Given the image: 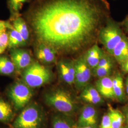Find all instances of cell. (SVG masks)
<instances>
[{"mask_svg": "<svg viewBox=\"0 0 128 128\" xmlns=\"http://www.w3.org/2000/svg\"><path fill=\"white\" fill-rule=\"evenodd\" d=\"M103 14L95 0H52L33 12L30 22L38 42L69 54L94 39Z\"/></svg>", "mask_w": 128, "mask_h": 128, "instance_id": "cell-1", "label": "cell"}, {"mask_svg": "<svg viewBox=\"0 0 128 128\" xmlns=\"http://www.w3.org/2000/svg\"><path fill=\"white\" fill-rule=\"evenodd\" d=\"M46 104L62 114L72 117L78 107L73 97L63 89H57L46 93L44 96Z\"/></svg>", "mask_w": 128, "mask_h": 128, "instance_id": "cell-2", "label": "cell"}, {"mask_svg": "<svg viewBox=\"0 0 128 128\" xmlns=\"http://www.w3.org/2000/svg\"><path fill=\"white\" fill-rule=\"evenodd\" d=\"M124 35L119 23L112 18L107 20L105 25L100 28L98 32L99 41L107 52L112 56L115 48Z\"/></svg>", "mask_w": 128, "mask_h": 128, "instance_id": "cell-3", "label": "cell"}, {"mask_svg": "<svg viewBox=\"0 0 128 128\" xmlns=\"http://www.w3.org/2000/svg\"><path fill=\"white\" fill-rule=\"evenodd\" d=\"M53 76L50 68L37 61L25 69L22 74L23 82L31 88L40 87L50 82Z\"/></svg>", "mask_w": 128, "mask_h": 128, "instance_id": "cell-4", "label": "cell"}, {"mask_svg": "<svg viewBox=\"0 0 128 128\" xmlns=\"http://www.w3.org/2000/svg\"><path fill=\"white\" fill-rule=\"evenodd\" d=\"M44 116L41 109L36 104L26 107L15 119L14 128H41Z\"/></svg>", "mask_w": 128, "mask_h": 128, "instance_id": "cell-5", "label": "cell"}, {"mask_svg": "<svg viewBox=\"0 0 128 128\" xmlns=\"http://www.w3.org/2000/svg\"><path fill=\"white\" fill-rule=\"evenodd\" d=\"M33 92L24 82H17L10 88L8 95L16 110L22 109L31 100Z\"/></svg>", "mask_w": 128, "mask_h": 128, "instance_id": "cell-6", "label": "cell"}, {"mask_svg": "<svg viewBox=\"0 0 128 128\" xmlns=\"http://www.w3.org/2000/svg\"><path fill=\"white\" fill-rule=\"evenodd\" d=\"M74 61L75 67L74 84L78 90L81 91L89 84L92 70L86 62L83 55Z\"/></svg>", "mask_w": 128, "mask_h": 128, "instance_id": "cell-7", "label": "cell"}, {"mask_svg": "<svg viewBox=\"0 0 128 128\" xmlns=\"http://www.w3.org/2000/svg\"><path fill=\"white\" fill-rule=\"evenodd\" d=\"M10 55L12 62L18 71L24 70L34 62L30 51L26 50L20 48L12 49Z\"/></svg>", "mask_w": 128, "mask_h": 128, "instance_id": "cell-8", "label": "cell"}, {"mask_svg": "<svg viewBox=\"0 0 128 128\" xmlns=\"http://www.w3.org/2000/svg\"><path fill=\"white\" fill-rule=\"evenodd\" d=\"M98 122L97 110L93 105L88 104L85 105L81 110L76 122L79 127L96 126Z\"/></svg>", "mask_w": 128, "mask_h": 128, "instance_id": "cell-9", "label": "cell"}, {"mask_svg": "<svg viewBox=\"0 0 128 128\" xmlns=\"http://www.w3.org/2000/svg\"><path fill=\"white\" fill-rule=\"evenodd\" d=\"M57 66L61 79L69 85L74 84L75 77L74 61L66 58L60 60L58 63Z\"/></svg>", "mask_w": 128, "mask_h": 128, "instance_id": "cell-10", "label": "cell"}, {"mask_svg": "<svg viewBox=\"0 0 128 128\" xmlns=\"http://www.w3.org/2000/svg\"><path fill=\"white\" fill-rule=\"evenodd\" d=\"M58 53L52 46L40 42H38L35 48V54L37 58L43 64L56 63Z\"/></svg>", "mask_w": 128, "mask_h": 128, "instance_id": "cell-11", "label": "cell"}, {"mask_svg": "<svg viewBox=\"0 0 128 128\" xmlns=\"http://www.w3.org/2000/svg\"><path fill=\"white\" fill-rule=\"evenodd\" d=\"M80 97L82 101L91 105H99L104 102L102 96L96 87L88 84L81 90Z\"/></svg>", "mask_w": 128, "mask_h": 128, "instance_id": "cell-12", "label": "cell"}, {"mask_svg": "<svg viewBox=\"0 0 128 128\" xmlns=\"http://www.w3.org/2000/svg\"><path fill=\"white\" fill-rule=\"evenodd\" d=\"M95 87L102 96L112 100L116 99L113 88V78L108 76L99 78L96 82Z\"/></svg>", "mask_w": 128, "mask_h": 128, "instance_id": "cell-13", "label": "cell"}, {"mask_svg": "<svg viewBox=\"0 0 128 128\" xmlns=\"http://www.w3.org/2000/svg\"><path fill=\"white\" fill-rule=\"evenodd\" d=\"M104 53V51L96 44L83 55L86 62L92 70L97 67Z\"/></svg>", "mask_w": 128, "mask_h": 128, "instance_id": "cell-14", "label": "cell"}, {"mask_svg": "<svg viewBox=\"0 0 128 128\" xmlns=\"http://www.w3.org/2000/svg\"><path fill=\"white\" fill-rule=\"evenodd\" d=\"M112 56L120 65H122L128 59V38L125 35L115 48Z\"/></svg>", "mask_w": 128, "mask_h": 128, "instance_id": "cell-15", "label": "cell"}, {"mask_svg": "<svg viewBox=\"0 0 128 128\" xmlns=\"http://www.w3.org/2000/svg\"><path fill=\"white\" fill-rule=\"evenodd\" d=\"M7 28L9 30L8 32L9 34V48L14 49L26 45L27 43L23 40L21 35L9 22L8 24Z\"/></svg>", "mask_w": 128, "mask_h": 128, "instance_id": "cell-16", "label": "cell"}, {"mask_svg": "<svg viewBox=\"0 0 128 128\" xmlns=\"http://www.w3.org/2000/svg\"><path fill=\"white\" fill-rule=\"evenodd\" d=\"M76 123L72 117L62 114L54 116L52 120V128H75Z\"/></svg>", "mask_w": 128, "mask_h": 128, "instance_id": "cell-17", "label": "cell"}, {"mask_svg": "<svg viewBox=\"0 0 128 128\" xmlns=\"http://www.w3.org/2000/svg\"><path fill=\"white\" fill-rule=\"evenodd\" d=\"M125 86L124 79L120 74L117 73L113 78V88L116 99L122 102L125 99Z\"/></svg>", "mask_w": 128, "mask_h": 128, "instance_id": "cell-18", "label": "cell"}, {"mask_svg": "<svg viewBox=\"0 0 128 128\" xmlns=\"http://www.w3.org/2000/svg\"><path fill=\"white\" fill-rule=\"evenodd\" d=\"M108 114L110 117L112 128H122L124 123L125 122L123 113L118 109L114 108L109 105Z\"/></svg>", "mask_w": 128, "mask_h": 128, "instance_id": "cell-19", "label": "cell"}, {"mask_svg": "<svg viewBox=\"0 0 128 128\" xmlns=\"http://www.w3.org/2000/svg\"><path fill=\"white\" fill-rule=\"evenodd\" d=\"M12 26L21 35L27 43L30 38V32L28 25L22 18L17 16L12 20Z\"/></svg>", "mask_w": 128, "mask_h": 128, "instance_id": "cell-20", "label": "cell"}, {"mask_svg": "<svg viewBox=\"0 0 128 128\" xmlns=\"http://www.w3.org/2000/svg\"><path fill=\"white\" fill-rule=\"evenodd\" d=\"M13 115V110L10 105L0 98V122L9 121L12 118Z\"/></svg>", "mask_w": 128, "mask_h": 128, "instance_id": "cell-21", "label": "cell"}, {"mask_svg": "<svg viewBox=\"0 0 128 128\" xmlns=\"http://www.w3.org/2000/svg\"><path fill=\"white\" fill-rule=\"evenodd\" d=\"M15 69V66L12 60L5 56H0V74H12L14 73Z\"/></svg>", "mask_w": 128, "mask_h": 128, "instance_id": "cell-22", "label": "cell"}, {"mask_svg": "<svg viewBox=\"0 0 128 128\" xmlns=\"http://www.w3.org/2000/svg\"><path fill=\"white\" fill-rule=\"evenodd\" d=\"M114 68V61L102 67H97L92 70L94 76L98 78L108 76Z\"/></svg>", "mask_w": 128, "mask_h": 128, "instance_id": "cell-23", "label": "cell"}, {"mask_svg": "<svg viewBox=\"0 0 128 128\" xmlns=\"http://www.w3.org/2000/svg\"><path fill=\"white\" fill-rule=\"evenodd\" d=\"M30 0H9V4L11 13L15 17L18 16L23 4Z\"/></svg>", "mask_w": 128, "mask_h": 128, "instance_id": "cell-24", "label": "cell"}, {"mask_svg": "<svg viewBox=\"0 0 128 128\" xmlns=\"http://www.w3.org/2000/svg\"><path fill=\"white\" fill-rule=\"evenodd\" d=\"M7 28L0 32V48L3 52L8 46L9 34Z\"/></svg>", "mask_w": 128, "mask_h": 128, "instance_id": "cell-25", "label": "cell"}, {"mask_svg": "<svg viewBox=\"0 0 128 128\" xmlns=\"http://www.w3.org/2000/svg\"><path fill=\"white\" fill-rule=\"evenodd\" d=\"M99 128H112L110 117L108 113L105 114L102 117Z\"/></svg>", "mask_w": 128, "mask_h": 128, "instance_id": "cell-26", "label": "cell"}, {"mask_svg": "<svg viewBox=\"0 0 128 128\" xmlns=\"http://www.w3.org/2000/svg\"><path fill=\"white\" fill-rule=\"evenodd\" d=\"M122 112V113L125 117V122L128 124V105L124 107Z\"/></svg>", "mask_w": 128, "mask_h": 128, "instance_id": "cell-27", "label": "cell"}, {"mask_svg": "<svg viewBox=\"0 0 128 128\" xmlns=\"http://www.w3.org/2000/svg\"><path fill=\"white\" fill-rule=\"evenodd\" d=\"M8 22L0 20V32L7 28Z\"/></svg>", "mask_w": 128, "mask_h": 128, "instance_id": "cell-28", "label": "cell"}, {"mask_svg": "<svg viewBox=\"0 0 128 128\" xmlns=\"http://www.w3.org/2000/svg\"><path fill=\"white\" fill-rule=\"evenodd\" d=\"M122 66V70L125 73H128V58Z\"/></svg>", "mask_w": 128, "mask_h": 128, "instance_id": "cell-29", "label": "cell"}, {"mask_svg": "<svg viewBox=\"0 0 128 128\" xmlns=\"http://www.w3.org/2000/svg\"><path fill=\"white\" fill-rule=\"evenodd\" d=\"M123 26L125 30V31L128 34V16L125 18L123 23Z\"/></svg>", "mask_w": 128, "mask_h": 128, "instance_id": "cell-30", "label": "cell"}, {"mask_svg": "<svg viewBox=\"0 0 128 128\" xmlns=\"http://www.w3.org/2000/svg\"><path fill=\"white\" fill-rule=\"evenodd\" d=\"M124 86H125V92L128 95V76L125 80V82L124 83Z\"/></svg>", "mask_w": 128, "mask_h": 128, "instance_id": "cell-31", "label": "cell"}, {"mask_svg": "<svg viewBox=\"0 0 128 128\" xmlns=\"http://www.w3.org/2000/svg\"><path fill=\"white\" fill-rule=\"evenodd\" d=\"M75 128H97V126H86V127H79L76 126Z\"/></svg>", "mask_w": 128, "mask_h": 128, "instance_id": "cell-32", "label": "cell"}, {"mask_svg": "<svg viewBox=\"0 0 128 128\" xmlns=\"http://www.w3.org/2000/svg\"><path fill=\"white\" fill-rule=\"evenodd\" d=\"M2 52H3V51L2 50H1V49L0 48V54H2Z\"/></svg>", "mask_w": 128, "mask_h": 128, "instance_id": "cell-33", "label": "cell"}, {"mask_svg": "<svg viewBox=\"0 0 128 128\" xmlns=\"http://www.w3.org/2000/svg\"><path fill=\"white\" fill-rule=\"evenodd\" d=\"M122 128H128V126H125V127H122Z\"/></svg>", "mask_w": 128, "mask_h": 128, "instance_id": "cell-34", "label": "cell"}]
</instances>
